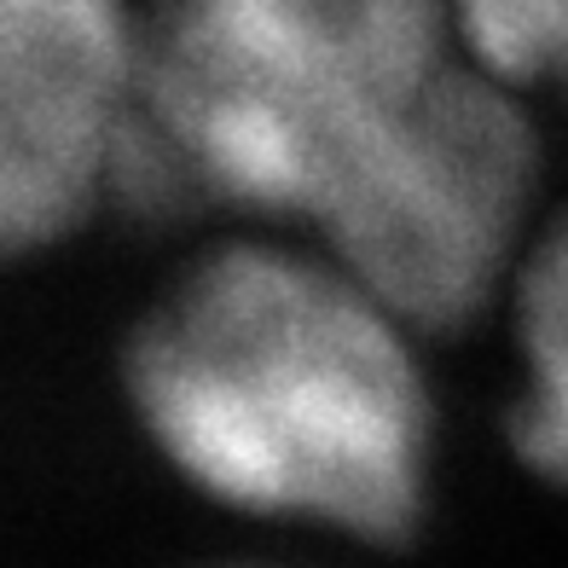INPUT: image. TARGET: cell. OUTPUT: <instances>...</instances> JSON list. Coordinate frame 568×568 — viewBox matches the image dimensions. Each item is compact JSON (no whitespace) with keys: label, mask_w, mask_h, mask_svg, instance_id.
Returning a JSON list of instances; mask_svg holds the SVG:
<instances>
[{"label":"cell","mask_w":568,"mask_h":568,"mask_svg":"<svg viewBox=\"0 0 568 568\" xmlns=\"http://www.w3.org/2000/svg\"><path fill=\"white\" fill-rule=\"evenodd\" d=\"M406 331L331 255L226 244L145 314L128 389L145 435L210 499L400 539L429 499L435 442Z\"/></svg>","instance_id":"obj_1"},{"label":"cell","mask_w":568,"mask_h":568,"mask_svg":"<svg viewBox=\"0 0 568 568\" xmlns=\"http://www.w3.org/2000/svg\"><path fill=\"white\" fill-rule=\"evenodd\" d=\"M453 36V0H163L122 197L320 226Z\"/></svg>","instance_id":"obj_2"},{"label":"cell","mask_w":568,"mask_h":568,"mask_svg":"<svg viewBox=\"0 0 568 568\" xmlns=\"http://www.w3.org/2000/svg\"><path fill=\"white\" fill-rule=\"evenodd\" d=\"M534 192V134L505 82L453 64L320 221L325 255L418 331L494 296Z\"/></svg>","instance_id":"obj_3"},{"label":"cell","mask_w":568,"mask_h":568,"mask_svg":"<svg viewBox=\"0 0 568 568\" xmlns=\"http://www.w3.org/2000/svg\"><path fill=\"white\" fill-rule=\"evenodd\" d=\"M140 64L145 23L122 0H0V255L122 192Z\"/></svg>","instance_id":"obj_4"},{"label":"cell","mask_w":568,"mask_h":568,"mask_svg":"<svg viewBox=\"0 0 568 568\" xmlns=\"http://www.w3.org/2000/svg\"><path fill=\"white\" fill-rule=\"evenodd\" d=\"M516 325H523V395L510 412V435L539 476L568 487V221L546 232L528 255L523 291H516Z\"/></svg>","instance_id":"obj_5"},{"label":"cell","mask_w":568,"mask_h":568,"mask_svg":"<svg viewBox=\"0 0 568 568\" xmlns=\"http://www.w3.org/2000/svg\"><path fill=\"white\" fill-rule=\"evenodd\" d=\"M453 23L494 82L568 88V0H453Z\"/></svg>","instance_id":"obj_6"}]
</instances>
